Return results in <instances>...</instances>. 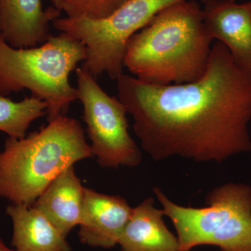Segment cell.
I'll return each instance as SVG.
<instances>
[{
	"label": "cell",
	"instance_id": "1",
	"mask_svg": "<svg viewBox=\"0 0 251 251\" xmlns=\"http://www.w3.org/2000/svg\"><path fill=\"white\" fill-rule=\"evenodd\" d=\"M117 81L118 99L153 161L219 163L251 151V74L219 41L193 82L157 85L124 74Z\"/></svg>",
	"mask_w": 251,
	"mask_h": 251
},
{
	"label": "cell",
	"instance_id": "2",
	"mask_svg": "<svg viewBox=\"0 0 251 251\" xmlns=\"http://www.w3.org/2000/svg\"><path fill=\"white\" fill-rule=\"evenodd\" d=\"M212 41L197 1H178L160 11L130 38L125 67L147 83H188L205 72Z\"/></svg>",
	"mask_w": 251,
	"mask_h": 251
},
{
	"label": "cell",
	"instance_id": "3",
	"mask_svg": "<svg viewBox=\"0 0 251 251\" xmlns=\"http://www.w3.org/2000/svg\"><path fill=\"white\" fill-rule=\"evenodd\" d=\"M93 156L80 122L67 115L24 138L9 137L0 152V198L33 205L63 171Z\"/></svg>",
	"mask_w": 251,
	"mask_h": 251
},
{
	"label": "cell",
	"instance_id": "4",
	"mask_svg": "<svg viewBox=\"0 0 251 251\" xmlns=\"http://www.w3.org/2000/svg\"><path fill=\"white\" fill-rule=\"evenodd\" d=\"M87 58L81 41L60 32L42 45L16 49L0 37V95L27 90L48 105L47 120L67 115L77 100L69 75Z\"/></svg>",
	"mask_w": 251,
	"mask_h": 251
},
{
	"label": "cell",
	"instance_id": "5",
	"mask_svg": "<svg viewBox=\"0 0 251 251\" xmlns=\"http://www.w3.org/2000/svg\"><path fill=\"white\" fill-rule=\"evenodd\" d=\"M153 192L176 230L179 251L212 246L251 251V186L229 182L206 194L205 207L179 205L156 186Z\"/></svg>",
	"mask_w": 251,
	"mask_h": 251
},
{
	"label": "cell",
	"instance_id": "6",
	"mask_svg": "<svg viewBox=\"0 0 251 251\" xmlns=\"http://www.w3.org/2000/svg\"><path fill=\"white\" fill-rule=\"evenodd\" d=\"M181 1L184 0H127L106 17L57 18L51 25L85 45L87 58L81 66L82 69L96 79L105 73L117 80L123 74L130 38L162 10Z\"/></svg>",
	"mask_w": 251,
	"mask_h": 251
},
{
	"label": "cell",
	"instance_id": "7",
	"mask_svg": "<svg viewBox=\"0 0 251 251\" xmlns=\"http://www.w3.org/2000/svg\"><path fill=\"white\" fill-rule=\"evenodd\" d=\"M75 75L77 100L83 108L82 120L99 164L105 168L139 166L143 156L128 132L125 105L107 94L97 79L82 68H77Z\"/></svg>",
	"mask_w": 251,
	"mask_h": 251
},
{
	"label": "cell",
	"instance_id": "8",
	"mask_svg": "<svg viewBox=\"0 0 251 251\" xmlns=\"http://www.w3.org/2000/svg\"><path fill=\"white\" fill-rule=\"evenodd\" d=\"M133 208L120 196L84 188L83 208L79 225L81 244L109 249L118 245Z\"/></svg>",
	"mask_w": 251,
	"mask_h": 251
},
{
	"label": "cell",
	"instance_id": "9",
	"mask_svg": "<svg viewBox=\"0 0 251 251\" xmlns=\"http://www.w3.org/2000/svg\"><path fill=\"white\" fill-rule=\"evenodd\" d=\"M204 24L213 40L224 44L234 62L251 74V0H209L203 9Z\"/></svg>",
	"mask_w": 251,
	"mask_h": 251
},
{
	"label": "cell",
	"instance_id": "10",
	"mask_svg": "<svg viewBox=\"0 0 251 251\" xmlns=\"http://www.w3.org/2000/svg\"><path fill=\"white\" fill-rule=\"evenodd\" d=\"M60 14L53 6L44 9L41 0H0V37L16 49L42 45Z\"/></svg>",
	"mask_w": 251,
	"mask_h": 251
},
{
	"label": "cell",
	"instance_id": "11",
	"mask_svg": "<svg viewBox=\"0 0 251 251\" xmlns=\"http://www.w3.org/2000/svg\"><path fill=\"white\" fill-rule=\"evenodd\" d=\"M164 216L152 197L143 200L133 208L119 241L120 251H179L177 237L167 227Z\"/></svg>",
	"mask_w": 251,
	"mask_h": 251
},
{
	"label": "cell",
	"instance_id": "12",
	"mask_svg": "<svg viewBox=\"0 0 251 251\" xmlns=\"http://www.w3.org/2000/svg\"><path fill=\"white\" fill-rule=\"evenodd\" d=\"M84 188L74 166L69 167L50 183L33 206L67 237L71 231L80 224Z\"/></svg>",
	"mask_w": 251,
	"mask_h": 251
},
{
	"label": "cell",
	"instance_id": "13",
	"mask_svg": "<svg viewBox=\"0 0 251 251\" xmlns=\"http://www.w3.org/2000/svg\"><path fill=\"white\" fill-rule=\"evenodd\" d=\"M6 214L12 221L15 251H72L67 237L35 206L11 203Z\"/></svg>",
	"mask_w": 251,
	"mask_h": 251
},
{
	"label": "cell",
	"instance_id": "14",
	"mask_svg": "<svg viewBox=\"0 0 251 251\" xmlns=\"http://www.w3.org/2000/svg\"><path fill=\"white\" fill-rule=\"evenodd\" d=\"M44 100L31 96L16 102L0 95V131L10 138H23L31 123L47 114Z\"/></svg>",
	"mask_w": 251,
	"mask_h": 251
},
{
	"label": "cell",
	"instance_id": "15",
	"mask_svg": "<svg viewBox=\"0 0 251 251\" xmlns=\"http://www.w3.org/2000/svg\"><path fill=\"white\" fill-rule=\"evenodd\" d=\"M52 6L66 17L97 19L106 17L127 0H50Z\"/></svg>",
	"mask_w": 251,
	"mask_h": 251
},
{
	"label": "cell",
	"instance_id": "16",
	"mask_svg": "<svg viewBox=\"0 0 251 251\" xmlns=\"http://www.w3.org/2000/svg\"><path fill=\"white\" fill-rule=\"evenodd\" d=\"M0 251H15L11 250V249H10L9 248H8L6 247V245H5V244L4 242H3L2 239H1V237H0Z\"/></svg>",
	"mask_w": 251,
	"mask_h": 251
},
{
	"label": "cell",
	"instance_id": "17",
	"mask_svg": "<svg viewBox=\"0 0 251 251\" xmlns=\"http://www.w3.org/2000/svg\"><path fill=\"white\" fill-rule=\"evenodd\" d=\"M231 1H237V0H231Z\"/></svg>",
	"mask_w": 251,
	"mask_h": 251
}]
</instances>
